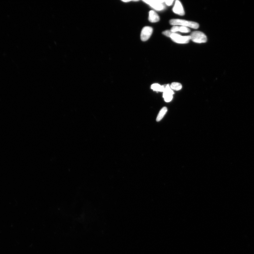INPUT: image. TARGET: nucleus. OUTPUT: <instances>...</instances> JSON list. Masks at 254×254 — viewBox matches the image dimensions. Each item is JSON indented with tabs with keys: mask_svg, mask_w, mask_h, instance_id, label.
I'll use <instances>...</instances> for the list:
<instances>
[{
	"mask_svg": "<svg viewBox=\"0 0 254 254\" xmlns=\"http://www.w3.org/2000/svg\"><path fill=\"white\" fill-rule=\"evenodd\" d=\"M170 24L173 25H180L181 26L190 27L193 29H198L199 25L198 23L183 20L175 19L170 20Z\"/></svg>",
	"mask_w": 254,
	"mask_h": 254,
	"instance_id": "nucleus-1",
	"label": "nucleus"
},
{
	"mask_svg": "<svg viewBox=\"0 0 254 254\" xmlns=\"http://www.w3.org/2000/svg\"><path fill=\"white\" fill-rule=\"evenodd\" d=\"M191 40L197 43H206L207 40L206 36L200 31H194L190 35Z\"/></svg>",
	"mask_w": 254,
	"mask_h": 254,
	"instance_id": "nucleus-2",
	"label": "nucleus"
},
{
	"mask_svg": "<svg viewBox=\"0 0 254 254\" xmlns=\"http://www.w3.org/2000/svg\"><path fill=\"white\" fill-rule=\"evenodd\" d=\"M170 38L174 42L180 44L188 43L191 40L190 36H183L177 33H174L170 35Z\"/></svg>",
	"mask_w": 254,
	"mask_h": 254,
	"instance_id": "nucleus-3",
	"label": "nucleus"
},
{
	"mask_svg": "<svg viewBox=\"0 0 254 254\" xmlns=\"http://www.w3.org/2000/svg\"><path fill=\"white\" fill-rule=\"evenodd\" d=\"M165 1H144L155 9L160 11L164 9L165 6L163 3Z\"/></svg>",
	"mask_w": 254,
	"mask_h": 254,
	"instance_id": "nucleus-4",
	"label": "nucleus"
},
{
	"mask_svg": "<svg viewBox=\"0 0 254 254\" xmlns=\"http://www.w3.org/2000/svg\"><path fill=\"white\" fill-rule=\"evenodd\" d=\"M153 29L152 27L147 26L142 29L141 33V39L142 41H145L148 40L152 34Z\"/></svg>",
	"mask_w": 254,
	"mask_h": 254,
	"instance_id": "nucleus-5",
	"label": "nucleus"
},
{
	"mask_svg": "<svg viewBox=\"0 0 254 254\" xmlns=\"http://www.w3.org/2000/svg\"><path fill=\"white\" fill-rule=\"evenodd\" d=\"M173 94V91L171 89L169 85H166L163 94V97L164 98L165 102H170L172 100Z\"/></svg>",
	"mask_w": 254,
	"mask_h": 254,
	"instance_id": "nucleus-6",
	"label": "nucleus"
},
{
	"mask_svg": "<svg viewBox=\"0 0 254 254\" xmlns=\"http://www.w3.org/2000/svg\"><path fill=\"white\" fill-rule=\"evenodd\" d=\"M173 10L175 13L179 15L183 16L185 14L184 10L182 5L179 1H175Z\"/></svg>",
	"mask_w": 254,
	"mask_h": 254,
	"instance_id": "nucleus-7",
	"label": "nucleus"
},
{
	"mask_svg": "<svg viewBox=\"0 0 254 254\" xmlns=\"http://www.w3.org/2000/svg\"><path fill=\"white\" fill-rule=\"evenodd\" d=\"M171 31L172 33H175L176 32H180L184 33H188L190 32V30L188 28L184 26H174L171 29Z\"/></svg>",
	"mask_w": 254,
	"mask_h": 254,
	"instance_id": "nucleus-8",
	"label": "nucleus"
},
{
	"mask_svg": "<svg viewBox=\"0 0 254 254\" xmlns=\"http://www.w3.org/2000/svg\"><path fill=\"white\" fill-rule=\"evenodd\" d=\"M149 20L150 22L155 23L159 21L160 18L156 12L151 10L149 12Z\"/></svg>",
	"mask_w": 254,
	"mask_h": 254,
	"instance_id": "nucleus-9",
	"label": "nucleus"
},
{
	"mask_svg": "<svg viewBox=\"0 0 254 254\" xmlns=\"http://www.w3.org/2000/svg\"><path fill=\"white\" fill-rule=\"evenodd\" d=\"M166 85L161 86L158 84H154L152 85L151 88L156 91L164 92L165 89Z\"/></svg>",
	"mask_w": 254,
	"mask_h": 254,
	"instance_id": "nucleus-10",
	"label": "nucleus"
},
{
	"mask_svg": "<svg viewBox=\"0 0 254 254\" xmlns=\"http://www.w3.org/2000/svg\"><path fill=\"white\" fill-rule=\"evenodd\" d=\"M167 107H163L162 109L160 110L159 115L157 116L156 121H159L161 120L162 118L164 117V116L165 115L166 113L167 112Z\"/></svg>",
	"mask_w": 254,
	"mask_h": 254,
	"instance_id": "nucleus-11",
	"label": "nucleus"
},
{
	"mask_svg": "<svg viewBox=\"0 0 254 254\" xmlns=\"http://www.w3.org/2000/svg\"><path fill=\"white\" fill-rule=\"evenodd\" d=\"M182 86L180 83L177 82L172 83L170 85L171 89L176 90H179L182 88Z\"/></svg>",
	"mask_w": 254,
	"mask_h": 254,
	"instance_id": "nucleus-12",
	"label": "nucleus"
},
{
	"mask_svg": "<svg viewBox=\"0 0 254 254\" xmlns=\"http://www.w3.org/2000/svg\"><path fill=\"white\" fill-rule=\"evenodd\" d=\"M172 33H173L170 30H167L163 32L162 34L166 36H167V37H170V35H171Z\"/></svg>",
	"mask_w": 254,
	"mask_h": 254,
	"instance_id": "nucleus-13",
	"label": "nucleus"
},
{
	"mask_svg": "<svg viewBox=\"0 0 254 254\" xmlns=\"http://www.w3.org/2000/svg\"><path fill=\"white\" fill-rule=\"evenodd\" d=\"M174 2L173 0L172 1H165V2L166 4L168 6H170L171 5H172V3H173V2Z\"/></svg>",
	"mask_w": 254,
	"mask_h": 254,
	"instance_id": "nucleus-14",
	"label": "nucleus"
},
{
	"mask_svg": "<svg viewBox=\"0 0 254 254\" xmlns=\"http://www.w3.org/2000/svg\"><path fill=\"white\" fill-rule=\"evenodd\" d=\"M123 1L124 2H130L131 1Z\"/></svg>",
	"mask_w": 254,
	"mask_h": 254,
	"instance_id": "nucleus-15",
	"label": "nucleus"
}]
</instances>
